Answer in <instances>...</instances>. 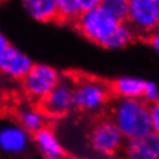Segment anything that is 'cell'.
<instances>
[{
	"mask_svg": "<svg viewBox=\"0 0 159 159\" xmlns=\"http://www.w3.org/2000/svg\"><path fill=\"white\" fill-rule=\"evenodd\" d=\"M109 119L125 140L152 132L150 108L143 100H115L111 105Z\"/></svg>",
	"mask_w": 159,
	"mask_h": 159,
	"instance_id": "1",
	"label": "cell"
},
{
	"mask_svg": "<svg viewBox=\"0 0 159 159\" xmlns=\"http://www.w3.org/2000/svg\"><path fill=\"white\" fill-rule=\"evenodd\" d=\"M112 97L109 84L98 78L81 77L74 81V109L82 113H98L109 104Z\"/></svg>",
	"mask_w": 159,
	"mask_h": 159,
	"instance_id": "2",
	"label": "cell"
},
{
	"mask_svg": "<svg viewBox=\"0 0 159 159\" xmlns=\"http://www.w3.org/2000/svg\"><path fill=\"white\" fill-rule=\"evenodd\" d=\"M119 25L120 23L116 19L98 6L89 12L81 14L74 23V27L85 39L104 49Z\"/></svg>",
	"mask_w": 159,
	"mask_h": 159,
	"instance_id": "3",
	"label": "cell"
},
{
	"mask_svg": "<svg viewBox=\"0 0 159 159\" xmlns=\"http://www.w3.org/2000/svg\"><path fill=\"white\" fill-rule=\"evenodd\" d=\"M61 80L62 75L55 67L46 63H35L29 74L22 80V89L31 101L41 104Z\"/></svg>",
	"mask_w": 159,
	"mask_h": 159,
	"instance_id": "4",
	"label": "cell"
},
{
	"mask_svg": "<svg viewBox=\"0 0 159 159\" xmlns=\"http://www.w3.org/2000/svg\"><path fill=\"white\" fill-rule=\"evenodd\" d=\"M127 25L136 38L147 39L159 30V4L157 0H128Z\"/></svg>",
	"mask_w": 159,
	"mask_h": 159,
	"instance_id": "5",
	"label": "cell"
},
{
	"mask_svg": "<svg viewBox=\"0 0 159 159\" xmlns=\"http://www.w3.org/2000/svg\"><path fill=\"white\" fill-rule=\"evenodd\" d=\"M88 140L93 151L102 157H111L120 152L125 139L109 117H102L90 127Z\"/></svg>",
	"mask_w": 159,
	"mask_h": 159,
	"instance_id": "6",
	"label": "cell"
},
{
	"mask_svg": "<svg viewBox=\"0 0 159 159\" xmlns=\"http://www.w3.org/2000/svg\"><path fill=\"white\" fill-rule=\"evenodd\" d=\"M74 80L62 77L55 89L39 104V109L46 115V117L61 119L69 115L74 109L73 102Z\"/></svg>",
	"mask_w": 159,
	"mask_h": 159,
	"instance_id": "7",
	"label": "cell"
},
{
	"mask_svg": "<svg viewBox=\"0 0 159 159\" xmlns=\"http://www.w3.org/2000/svg\"><path fill=\"white\" fill-rule=\"evenodd\" d=\"M33 142L18 121H6L0 124V154L4 157L16 158L25 155Z\"/></svg>",
	"mask_w": 159,
	"mask_h": 159,
	"instance_id": "8",
	"label": "cell"
},
{
	"mask_svg": "<svg viewBox=\"0 0 159 159\" xmlns=\"http://www.w3.org/2000/svg\"><path fill=\"white\" fill-rule=\"evenodd\" d=\"M34 65V61L25 51L12 45L0 54V74L7 78L22 81Z\"/></svg>",
	"mask_w": 159,
	"mask_h": 159,
	"instance_id": "9",
	"label": "cell"
},
{
	"mask_svg": "<svg viewBox=\"0 0 159 159\" xmlns=\"http://www.w3.org/2000/svg\"><path fill=\"white\" fill-rule=\"evenodd\" d=\"M121 154L123 159H159V135L150 132L144 136L125 140Z\"/></svg>",
	"mask_w": 159,
	"mask_h": 159,
	"instance_id": "10",
	"label": "cell"
},
{
	"mask_svg": "<svg viewBox=\"0 0 159 159\" xmlns=\"http://www.w3.org/2000/svg\"><path fill=\"white\" fill-rule=\"evenodd\" d=\"M33 143L42 159H66V150L51 127H45L33 135Z\"/></svg>",
	"mask_w": 159,
	"mask_h": 159,
	"instance_id": "11",
	"label": "cell"
},
{
	"mask_svg": "<svg viewBox=\"0 0 159 159\" xmlns=\"http://www.w3.org/2000/svg\"><path fill=\"white\" fill-rule=\"evenodd\" d=\"M146 80L131 75L115 78L109 84L111 93L116 100H142Z\"/></svg>",
	"mask_w": 159,
	"mask_h": 159,
	"instance_id": "12",
	"label": "cell"
},
{
	"mask_svg": "<svg viewBox=\"0 0 159 159\" xmlns=\"http://www.w3.org/2000/svg\"><path fill=\"white\" fill-rule=\"evenodd\" d=\"M22 6L27 15L37 22L47 23L58 20L55 0H26L22 3Z\"/></svg>",
	"mask_w": 159,
	"mask_h": 159,
	"instance_id": "13",
	"label": "cell"
},
{
	"mask_svg": "<svg viewBox=\"0 0 159 159\" xmlns=\"http://www.w3.org/2000/svg\"><path fill=\"white\" fill-rule=\"evenodd\" d=\"M18 124L27 134L34 135L47 127V117L39 107H22L18 111Z\"/></svg>",
	"mask_w": 159,
	"mask_h": 159,
	"instance_id": "14",
	"label": "cell"
},
{
	"mask_svg": "<svg viewBox=\"0 0 159 159\" xmlns=\"http://www.w3.org/2000/svg\"><path fill=\"white\" fill-rule=\"evenodd\" d=\"M135 39L136 35L134 34L132 29L127 25V23H120L113 35L111 37L108 43L105 45V50H121L125 49L127 46H129Z\"/></svg>",
	"mask_w": 159,
	"mask_h": 159,
	"instance_id": "15",
	"label": "cell"
},
{
	"mask_svg": "<svg viewBox=\"0 0 159 159\" xmlns=\"http://www.w3.org/2000/svg\"><path fill=\"white\" fill-rule=\"evenodd\" d=\"M55 2H57L58 22L74 25L77 19L81 16L78 0H55Z\"/></svg>",
	"mask_w": 159,
	"mask_h": 159,
	"instance_id": "16",
	"label": "cell"
},
{
	"mask_svg": "<svg viewBox=\"0 0 159 159\" xmlns=\"http://www.w3.org/2000/svg\"><path fill=\"white\" fill-rule=\"evenodd\" d=\"M100 7L104 8L119 23H125L128 18V0H102Z\"/></svg>",
	"mask_w": 159,
	"mask_h": 159,
	"instance_id": "17",
	"label": "cell"
},
{
	"mask_svg": "<svg viewBox=\"0 0 159 159\" xmlns=\"http://www.w3.org/2000/svg\"><path fill=\"white\" fill-rule=\"evenodd\" d=\"M142 100L147 105H152V104H158L159 102V85L155 81H146Z\"/></svg>",
	"mask_w": 159,
	"mask_h": 159,
	"instance_id": "18",
	"label": "cell"
},
{
	"mask_svg": "<svg viewBox=\"0 0 159 159\" xmlns=\"http://www.w3.org/2000/svg\"><path fill=\"white\" fill-rule=\"evenodd\" d=\"M150 108V120H151V129L154 134L159 135V102L158 104L148 105Z\"/></svg>",
	"mask_w": 159,
	"mask_h": 159,
	"instance_id": "19",
	"label": "cell"
},
{
	"mask_svg": "<svg viewBox=\"0 0 159 159\" xmlns=\"http://www.w3.org/2000/svg\"><path fill=\"white\" fill-rule=\"evenodd\" d=\"M78 6H80V10H81V14H85L97 8L100 6V2L98 0H78Z\"/></svg>",
	"mask_w": 159,
	"mask_h": 159,
	"instance_id": "20",
	"label": "cell"
},
{
	"mask_svg": "<svg viewBox=\"0 0 159 159\" xmlns=\"http://www.w3.org/2000/svg\"><path fill=\"white\" fill-rule=\"evenodd\" d=\"M147 42H148V45L151 46V49L155 54H157V57L159 58V30L155 31L154 34H151L148 38H147Z\"/></svg>",
	"mask_w": 159,
	"mask_h": 159,
	"instance_id": "21",
	"label": "cell"
},
{
	"mask_svg": "<svg viewBox=\"0 0 159 159\" xmlns=\"http://www.w3.org/2000/svg\"><path fill=\"white\" fill-rule=\"evenodd\" d=\"M10 45H11L10 41L7 39V37L4 35V33H3L2 29H0V54H2L3 51H4Z\"/></svg>",
	"mask_w": 159,
	"mask_h": 159,
	"instance_id": "22",
	"label": "cell"
},
{
	"mask_svg": "<svg viewBox=\"0 0 159 159\" xmlns=\"http://www.w3.org/2000/svg\"><path fill=\"white\" fill-rule=\"evenodd\" d=\"M31 159H42L41 157H38V158H31Z\"/></svg>",
	"mask_w": 159,
	"mask_h": 159,
	"instance_id": "23",
	"label": "cell"
}]
</instances>
